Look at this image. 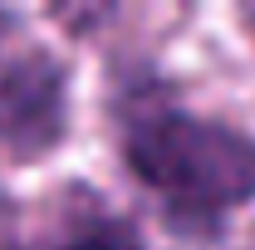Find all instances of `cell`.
Masks as SVG:
<instances>
[{
  "label": "cell",
  "instance_id": "4",
  "mask_svg": "<svg viewBox=\"0 0 255 250\" xmlns=\"http://www.w3.org/2000/svg\"><path fill=\"white\" fill-rule=\"evenodd\" d=\"M251 25H255V10H251Z\"/></svg>",
  "mask_w": 255,
  "mask_h": 250
},
{
  "label": "cell",
  "instance_id": "3",
  "mask_svg": "<svg viewBox=\"0 0 255 250\" xmlns=\"http://www.w3.org/2000/svg\"><path fill=\"white\" fill-rule=\"evenodd\" d=\"M34 250H142L137 231L128 221H98L89 231H74L69 241H54V246H34Z\"/></svg>",
  "mask_w": 255,
  "mask_h": 250
},
{
  "label": "cell",
  "instance_id": "2",
  "mask_svg": "<svg viewBox=\"0 0 255 250\" xmlns=\"http://www.w3.org/2000/svg\"><path fill=\"white\" fill-rule=\"evenodd\" d=\"M69 137V64L0 15V152L44 162Z\"/></svg>",
  "mask_w": 255,
  "mask_h": 250
},
{
  "label": "cell",
  "instance_id": "1",
  "mask_svg": "<svg viewBox=\"0 0 255 250\" xmlns=\"http://www.w3.org/2000/svg\"><path fill=\"white\" fill-rule=\"evenodd\" d=\"M113 137L128 172L187 231H216L231 211L255 201V137L177 108L147 74L118 89Z\"/></svg>",
  "mask_w": 255,
  "mask_h": 250
}]
</instances>
